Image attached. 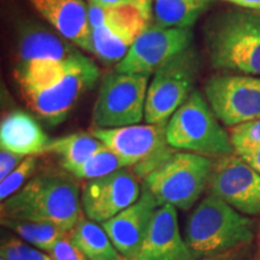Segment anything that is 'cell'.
I'll return each instance as SVG.
<instances>
[{"mask_svg": "<svg viewBox=\"0 0 260 260\" xmlns=\"http://www.w3.org/2000/svg\"><path fill=\"white\" fill-rule=\"evenodd\" d=\"M82 216L80 188L73 177L45 172L2 203V218L57 224L70 232Z\"/></svg>", "mask_w": 260, "mask_h": 260, "instance_id": "cell-1", "label": "cell"}, {"mask_svg": "<svg viewBox=\"0 0 260 260\" xmlns=\"http://www.w3.org/2000/svg\"><path fill=\"white\" fill-rule=\"evenodd\" d=\"M204 44L214 69L260 76V14L226 10L204 25Z\"/></svg>", "mask_w": 260, "mask_h": 260, "instance_id": "cell-2", "label": "cell"}, {"mask_svg": "<svg viewBox=\"0 0 260 260\" xmlns=\"http://www.w3.org/2000/svg\"><path fill=\"white\" fill-rule=\"evenodd\" d=\"M255 236L253 220L213 194L200 201L184 226V240L194 259L253 245Z\"/></svg>", "mask_w": 260, "mask_h": 260, "instance_id": "cell-3", "label": "cell"}, {"mask_svg": "<svg viewBox=\"0 0 260 260\" xmlns=\"http://www.w3.org/2000/svg\"><path fill=\"white\" fill-rule=\"evenodd\" d=\"M175 148L142 180V186L157 198L160 205L170 204L176 209L190 210L209 187L214 161L191 152Z\"/></svg>", "mask_w": 260, "mask_h": 260, "instance_id": "cell-4", "label": "cell"}, {"mask_svg": "<svg viewBox=\"0 0 260 260\" xmlns=\"http://www.w3.org/2000/svg\"><path fill=\"white\" fill-rule=\"evenodd\" d=\"M170 147L205 157H225L235 153L230 134L220 125L206 98L194 89L167 124Z\"/></svg>", "mask_w": 260, "mask_h": 260, "instance_id": "cell-5", "label": "cell"}, {"mask_svg": "<svg viewBox=\"0 0 260 260\" xmlns=\"http://www.w3.org/2000/svg\"><path fill=\"white\" fill-rule=\"evenodd\" d=\"M199 71V53L191 45L155 71L146 98L147 124H168L169 119L194 90Z\"/></svg>", "mask_w": 260, "mask_h": 260, "instance_id": "cell-6", "label": "cell"}, {"mask_svg": "<svg viewBox=\"0 0 260 260\" xmlns=\"http://www.w3.org/2000/svg\"><path fill=\"white\" fill-rule=\"evenodd\" d=\"M149 75L115 73L104 77L92 113L93 128L138 124L145 117Z\"/></svg>", "mask_w": 260, "mask_h": 260, "instance_id": "cell-7", "label": "cell"}, {"mask_svg": "<svg viewBox=\"0 0 260 260\" xmlns=\"http://www.w3.org/2000/svg\"><path fill=\"white\" fill-rule=\"evenodd\" d=\"M90 133L106 147L132 161L133 171L141 180L171 151L167 125L133 124L118 128H93Z\"/></svg>", "mask_w": 260, "mask_h": 260, "instance_id": "cell-8", "label": "cell"}, {"mask_svg": "<svg viewBox=\"0 0 260 260\" xmlns=\"http://www.w3.org/2000/svg\"><path fill=\"white\" fill-rule=\"evenodd\" d=\"M204 93L217 118L230 128L260 118V77L218 75L205 82Z\"/></svg>", "mask_w": 260, "mask_h": 260, "instance_id": "cell-9", "label": "cell"}, {"mask_svg": "<svg viewBox=\"0 0 260 260\" xmlns=\"http://www.w3.org/2000/svg\"><path fill=\"white\" fill-rule=\"evenodd\" d=\"M191 41V28H168L151 22L136 39L128 54L116 65L115 70L125 74L151 75L189 47Z\"/></svg>", "mask_w": 260, "mask_h": 260, "instance_id": "cell-10", "label": "cell"}, {"mask_svg": "<svg viewBox=\"0 0 260 260\" xmlns=\"http://www.w3.org/2000/svg\"><path fill=\"white\" fill-rule=\"evenodd\" d=\"M209 189L240 213L260 216V175L236 153L214 161Z\"/></svg>", "mask_w": 260, "mask_h": 260, "instance_id": "cell-11", "label": "cell"}, {"mask_svg": "<svg viewBox=\"0 0 260 260\" xmlns=\"http://www.w3.org/2000/svg\"><path fill=\"white\" fill-rule=\"evenodd\" d=\"M139 180L134 171L124 168L107 176L87 181L81 195L84 216L103 224L128 209L141 195Z\"/></svg>", "mask_w": 260, "mask_h": 260, "instance_id": "cell-12", "label": "cell"}, {"mask_svg": "<svg viewBox=\"0 0 260 260\" xmlns=\"http://www.w3.org/2000/svg\"><path fill=\"white\" fill-rule=\"evenodd\" d=\"M99 69L92 59L82 54L75 61L64 80L46 92L25 99L34 113L52 125L59 124L87 90L99 79Z\"/></svg>", "mask_w": 260, "mask_h": 260, "instance_id": "cell-13", "label": "cell"}, {"mask_svg": "<svg viewBox=\"0 0 260 260\" xmlns=\"http://www.w3.org/2000/svg\"><path fill=\"white\" fill-rule=\"evenodd\" d=\"M141 187V195L135 204L102 224L124 260L136 258L155 210L161 206L147 188Z\"/></svg>", "mask_w": 260, "mask_h": 260, "instance_id": "cell-14", "label": "cell"}, {"mask_svg": "<svg viewBox=\"0 0 260 260\" xmlns=\"http://www.w3.org/2000/svg\"><path fill=\"white\" fill-rule=\"evenodd\" d=\"M134 260H194L178 228L176 207L159 206Z\"/></svg>", "mask_w": 260, "mask_h": 260, "instance_id": "cell-15", "label": "cell"}, {"mask_svg": "<svg viewBox=\"0 0 260 260\" xmlns=\"http://www.w3.org/2000/svg\"><path fill=\"white\" fill-rule=\"evenodd\" d=\"M60 37L92 53L88 3L84 0H28Z\"/></svg>", "mask_w": 260, "mask_h": 260, "instance_id": "cell-16", "label": "cell"}, {"mask_svg": "<svg viewBox=\"0 0 260 260\" xmlns=\"http://www.w3.org/2000/svg\"><path fill=\"white\" fill-rule=\"evenodd\" d=\"M51 139L34 117L24 111H12L0 124V147L14 153L30 157L46 153Z\"/></svg>", "mask_w": 260, "mask_h": 260, "instance_id": "cell-17", "label": "cell"}, {"mask_svg": "<svg viewBox=\"0 0 260 260\" xmlns=\"http://www.w3.org/2000/svg\"><path fill=\"white\" fill-rule=\"evenodd\" d=\"M81 52L73 42L59 34L41 28H30L21 35L18 44L19 61L32 59L67 60Z\"/></svg>", "mask_w": 260, "mask_h": 260, "instance_id": "cell-18", "label": "cell"}, {"mask_svg": "<svg viewBox=\"0 0 260 260\" xmlns=\"http://www.w3.org/2000/svg\"><path fill=\"white\" fill-rule=\"evenodd\" d=\"M69 234L75 246L88 260H124L103 225L83 214Z\"/></svg>", "mask_w": 260, "mask_h": 260, "instance_id": "cell-19", "label": "cell"}, {"mask_svg": "<svg viewBox=\"0 0 260 260\" xmlns=\"http://www.w3.org/2000/svg\"><path fill=\"white\" fill-rule=\"evenodd\" d=\"M104 144L92 133H73L51 140L46 153H53L60 158V164L65 170L71 172L96 153Z\"/></svg>", "mask_w": 260, "mask_h": 260, "instance_id": "cell-20", "label": "cell"}, {"mask_svg": "<svg viewBox=\"0 0 260 260\" xmlns=\"http://www.w3.org/2000/svg\"><path fill=\"white\" fill-rule=\"evenodd\" d=\"M212 0H153L154 23L168 28H191Z\"/></svg>", "mask_w": 260, "mask_h": 260, "instance_id": "cell-21", "label": "cell"}, {"mask_svg": "<svg viewBox=\"0 0 260 260\" xmlns=\"http://www.w3.org/2000/svg\"><path fill=\"white\" fill-rule=\"evenodd\" d=\"M3 225L17 234L22 240L29 245L37 247L48 253L58 240L68 233L57 224L50 222H35V220H22L2 218Z\"/></svg>", "mask_w": 260, "mask_h": 260, "instance_id": "cell-22", "label": "cell"}, {"mask_svg": "<svg viewBox=\"0 0 260 260\" xmlns=\"http://www.w3.org/2000/svg\"><path fill=\"white\" fill-rule=\"evenodd\" d=\"M129 167H134L132 161L126 160L125 158L121 157L104 145V147L100 148L95 154L92 155L88 160L80 165L79 168L74 169L70 174L74 177L80 178V180L89 181L107 176L112 172Z\"/></svg>", "mask_w": 260, "mask_h": 260, "instance_id": "cell-23", "label": "cell"}, {"mask_svg": "<svg viewBox=\"0 0 260 260\" xmlns=\"http://www.w3.org/2000/svg\"><path fill=\"white\" fill-rule=\"evenodd\" d=\"M133 44L104 25L92 29V53L105 63L118 64L128 54Z\"/></svg>", "mask_w": 260, "mask_h": 260, "instance_id": "cell-24", "label": "cell"}, {"mask_svg": "<svg viewBox=\"0 0 260 260\" xmlns=\"http://www.w3.org/2000/svg\"><path fill=\"white\" fill-rule=\"evenodd\" d=\"M37 165V155L27 157L21 162V165L16 168L9 176H6L4 180L0 181V200H2V203L9 199L10 197H12L15 193H17L24 186L28 178L35 171Z\"/></svg>", "mask_w": 260, "mask_h": 260, "instance_id": "cell-25", "label": "cell"}, {"mask_svg": "<svg viewBox=\"0 0 260 260\" xmlns=\"http://www.w3.org/2000/svg\"><path fill=\"white\" fill-rule=\"evenodd\" d=\"M0 255L8 260H52L48 253L41 252V249L37 247L17 239H10L3 242L0 247Z\"/></svg>", "mask_w": 260, "mask_h": 260, "instance_id": "cell-26", "label": "cell"}, {"mask_svg": "<svg viewBox=\"0 0 260 260\" xmlns=\"http://www.w3.org/2000/svg\"><path fill=\"white\" fill-rule=\"evenodd\" d=\"M230 140L234 151L260 144V118L242 123L230 129Z\"/></svg>", "mask_w": 260, "mask_h": 260, "instance_id": "cell-27", "label": "cell"}, {"mask_svg": "<svg viewBox=\"0 0 260 260\" xmlns=\"http://www.w3.org/2000/svg\"><path fill=\"white\" fill-rule=\"evenodd\" d=\"M52 260H88L83 253L75 246L69 232L65 233L54 246L48 251Z\"/></svg>", "mask_w": 260, "mask_h": 260, "instance_id": "cell-28", "label": "cell"}, {"mask_svg": "<svg viewBox=\"0 0 260 260\" xmlns=\"http://www.w3.org/2000/svg\"><path fill=\"white\" fill-rule=\"evenodd\" d=\"M25 158L27 157L24 155L2 149L0 152V181L4 180L16 168H18Z\"/></svg>", "mask_w": 260, "mask_h": 260, "instance_id": "cell-29", "label": "cell"}, {"mask_svg": "<svg viewBox=\"0 0 260 260\" xmlns=\"http://www.w3.org/2000/svg\"><path fill=\"white\" fill-rule=\"evenodd\" d=\"M235 153L240 155L247 164L260 175V144L249 146V147H243L236 149Z\"/></svg>", "mask_w": 260, "mask_h": 260, "instance_id": "cell-30", "label": "cell"}, {"mask_svg": "<svg viewBox=\"0 0 260 260\" xmlns=\"http://www.w3.org/2000/svg\"><path fill=\"white\" fill-rule=\"evenodd\" d=\"M253 251V245L241 247V248L234 249V251L223 253V254L209 256V258L194 259V260H251Z\"/></svg>", "mask_w": 260, "mask_h": 260, "instance_id": "cell-31", "label": "cell"}, {"mask_svg": "<svg viewBox=\"0 0 260 260\" xmlns=\"http://www.w3.org/2000/svg\"><path fill=\"white\" fill-rule=\"evenodd\" d=\"M222 2L230 3L237 8L253 10V11L260 10V0H222Z\"/></svg>", "mask_w": 260, "mask_h": 260, "instance_id": "cell-32", "label": "cell"}, {"mask_svg": "<svg viewBox=\"0 0 260 260\" xmlns=\"http://www.w3.org/2000/svg\"><path fill=\"white\" fill-rule=\"evenodd\" d=\"M88 2L95 3V4H99V5L111 6V5L122 4V3H128V2H133V0H88Z\"/></svg>", "mask_w": 260, "mask_h": 260, "instance_id": "cell-33", "label": "cell"}, {"mask_svg": "<svg viewBox=\"0 0 260 260\" xmlns=\"http://www.w3.org/2000/svg\"><path fill=\"white\" fill-rule=\"evenodd\" d=\"M256 251H255V260H260V225L256 232Z\"/></svg>", "mask_w": 260, "mask_h": 260, "instance_id": "cell-34", "label": "cell"}, {"mask_svg": "<svg viewBox=\"0 0 260 260\" xmlns=\"http://www.w3.org/2000/svg\"><path fill=\"white\" fill-rule=\"evenodd\" d=\"M2 260H8V259H4V258H2Z\"/></svg>", "mask_w": 260, "mask_h": 260, "instance_id": "cell-35", "label": "cell"}]
</instances>
